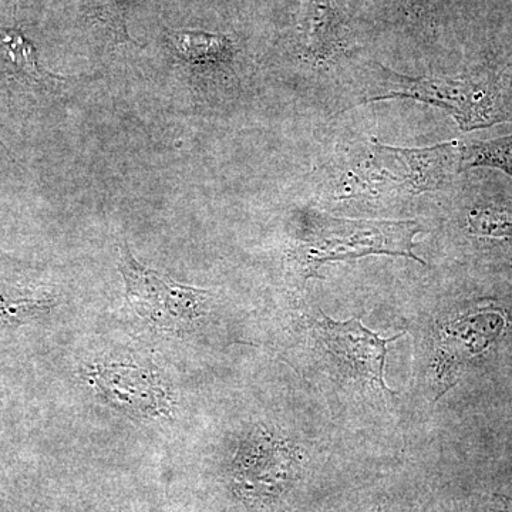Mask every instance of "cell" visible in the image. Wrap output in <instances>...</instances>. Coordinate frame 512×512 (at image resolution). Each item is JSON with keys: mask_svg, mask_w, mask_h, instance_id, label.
Returning a JSON list of instances; mask_svg holds the SVG:
<instances>
[{"mask_svg": "<svg viewBox=\"0 0 512 512\" xmlns=\"http://www.w3.org/2000/svg\"><path fill=\"white\" fill-rule=\"evenodd\" d=\"M84 377L104 402L130 416L158 417L170 409L168 394L158 376L141 367L97 365Z\"/></svg>", "mask_w": 512, "mask_h": 512, "instance_id": "cell-6", "label": "cell"}, {"mask_svg": "<svg viewBox=\"0 0 512 512\" xmlns=\"http://www.w3.org/2000/svg\"><path fill=\"white\" fill-rule=\"evenodd\" d=\"M461 168V146L447 141L426 148L387 146L372 138L340 171V198L413 197L440 190Z\"/></svg>", "mask_w": 512, "mask_h": 512, "instance_id": "cell-1", "label": "cell"}, {"mask_svg": "<svg viewBox=\"0 0 512 512\" xmlns=\"http://www.w3.org/2000/svg\"><path fill=\"white\" fill-rule=\"evenodd\" d=\"M168 39L184 62L201 69L227 66L234 55V47L227 36L195 30H171Z\"/></svg>", "mask_w": 512, "mask_h": 512, "instance_id": "cell-9", "label": "cell"}, {"mask_svg": "<svg viewBox=\"0 0 512 512\" xmlns=\"http://www.w3.org/2000/svg\"><path fill=\"white\" fill-rule=\"evenodd\" d=\"M296 463L298 454L286 441L259 436L237 458V477L248 495L274 497L292 480Z\"/></svg>", "mask_w": 512, "mask_h": 512, "instance_id": "cell-7", "label": "cell"}, {"mask_svg": "<svg viewBox=\"0 0 512 512\" xmlns=\"http://www.w3.org/2000/svg\"><path fill=\"white\" fill-rule=\"evenodd\" d=\"M491 167L512 177V136L461 146V168Z\"/></svg>", "mask_w": 512, "mask_h": 512, "instance_id": "cell-11", "label": "cell"}, {"mask_svg": "<svg viewBox=\"0 0 512 512\" xmlns=\"http://www.w3.org/2000/svg\"><path fill=\"white\" fill-rule=\"evenodd\" d=\"M498 500L503 501V507L512 511V483L508 485V494L497 495Z\"/></svg>", "mask_w": 512, "mask_h": 512, "instance_id": "cell-15", "label": "cell"}, {"mask_svg": "<svg viewBox=\"0 0 512 512\" xmlns=\"http://www.w3.org/2000/svg\"><path fill=\"white\" fill-rule=\"evenodd\" d=\"M467 221L474 237L512 245V200L477 208Z\"/></svg>", "mask_w": 512, "mask_h": 512, "instance_id": "cell-10", "label": "cell"}, {"mask_svg": "<svg viewBox=\"0 0 512 512\" xmlns=\"http://www.w3.org/2000/svg\"><path fill=\"white\" fill-rule=\"evenodd\" d=\"M301 32L305 56L318 66L342 52V23L332 0H306Z\"/></svg>", "mask_w": 512, "mask_h": 512, "instance_id": "cell-8", "label": "cell"}, {"mask_svg": "<svg viewBox=\"0 0 512 512\" xmlns=\"http://www.w3.org/2000/svg\"><path fill=\"white\" fill-rule=\"evenodd\" d=\"M0 57L36 82L49 77L37 64L35 46L19 30L0 29Z\"/></svg>", "mask_w": 512, "mask_h": 512, "instance_id": "cell-12", "label": "cell"}, {"mask_svg": "<svg viewBox=\"0 0 512 512\" xmlns=\"http://www.w3.org/2000/svg\"><path fill=\"white\" fill-rule=\"evenodd\" d=\"M316 332L330 355L338 360L345 375L393 394L383 380L387 343L402 338L404 333L383 339L365 328L357 318L336 322L325 315L316 322Z\"/></svg>", "mask_w": 512, "mask_h": 512, "instance_id": "cell-5", "label": "cell"}, {"mask_svg": "<svg viewBox=\"0 0 512 512\" xmlns=\"http://www.w3.org/2000/svg\"><path fill=\"white\" fill-rule=\"evenodd\" d=\"M367 512H380V510H379V508L375 507V508H372V510L367 511Z\"/></svg>", "mask_w": 512, "mask_h": 512, "instance_id": "cell-16", "label": "cell"}, {"mask_svg": "<svg viewBox=\"0 0 512 512\" xmlns=\"http://www.w3.org/2000/svg\"><path fill=\"white\" fill-rule=\"evenodd\" d=\"M365 79V96L359 104L390 99L421 101L446 110L463 131L512 120L498 77H410L370 62Z\"/></svg>", "mask_w": 512, "mask_h": 512, "instance_id": "cell-3", "label": "cell"}, {"mask_svg": "<svg viewBox=\"0 0 512 512\" xmlns=\"http://www.w3.org/2000/svg\"><path fill=\"white\" fill-rule=\"evenodd\" d=\"M94 13L119 43L131 42L127 33V0H92Z\"/></svg>", "mask_w": 512, "mask_h": 512, "instance_id": "cell-13", "label": "cell"}, {"mask_svg": "<svg viewBox=\"0 0 512 512\" xmlns=\"http://www.w3.org/2000/svg\"><path fill=\"white\" fill-rule=\"evenodd\" d=\"M417 221L345 220L319 211L303 215L301 237L288 251L293 274L303 281L319 278L328 262L350 261L367 255L406 256L427 265L413 252Z\"/></svg>", "mask_w": 512, "mask_h": 512, "instance_id": "cell-2", "label": "cell"}, {"mask_svg": "<svg viewBox=\"0 0 512 512\" xmlns=\"http://www.w3.org/2000/svg\"><path fill=\"white\" fill-rule=\"evenodd\" d=\"M119 271L134 311L161 329L180 330L207 313L211 293L181 285L134 258L126 242L119 247Z\"/></svg>", "mask_w": 512, "mask_h": 512, "instance_id": "cell-4", "label": "cell"}, {"mask_svg": "<svg viewBox=\"0 0 512 512\" xmlns=\"http://www.w3.org/2000/svg\"><path fill=\"white\" fill-rule=\"evenodd\" d=\"M505 511H508V510H505ZM508 512H512V511H508Z\"/></svg>", "mask_w": 512, "mask_h": 512, "instance_id": "cell-17", "label": "cell"}, {"mask_svg": "<svg viewBox=\"0 0 512 512\" xmlns=\"http://www.w3.org/2000/svg\"><path fill=\"white\" fill-rule=\"evenodd\" d=\"M43 302L35 301H20V302H6L0 298V325L8 323L10 320L22 318L28 313L42 308Z\"/></svg>", "mask_w": 512, "mask_h": 512, "instance_id": "cell-14", "label": "cell"}]
</instances>
